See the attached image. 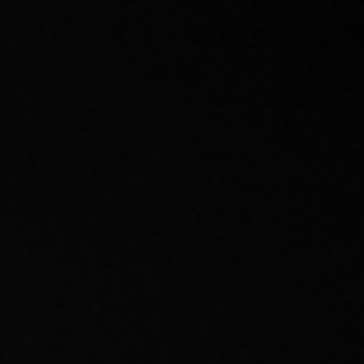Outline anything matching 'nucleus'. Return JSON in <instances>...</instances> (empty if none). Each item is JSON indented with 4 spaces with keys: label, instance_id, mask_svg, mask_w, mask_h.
Masks as SVG:
<instances>
[]
</instances>
